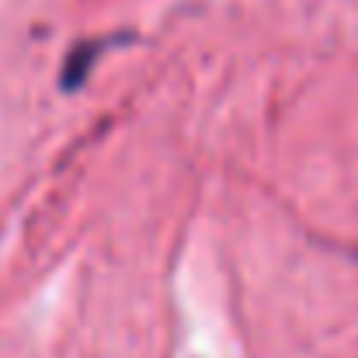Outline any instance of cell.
I'll return each mask as SVG.
<instances>
[{"mask_svg": "<svg viewBox=\"0 0 358 358\" xmlns=\"http://www.w3.org/2000/svg\"><path fill=\"white\" fill-rule=\"evenodd\" d=\"M112 42H115V35H112V38H94V42H80V45H73V49H70V56L63 59L59 87H63L66 94H77V91L87 84V77H91V70H94L98 56H101L105 49H112Z\"/></svg>", "mask_w": 358, "mask_h": 358, "instance_id": "1", "label": "cell"}]
</instances>
